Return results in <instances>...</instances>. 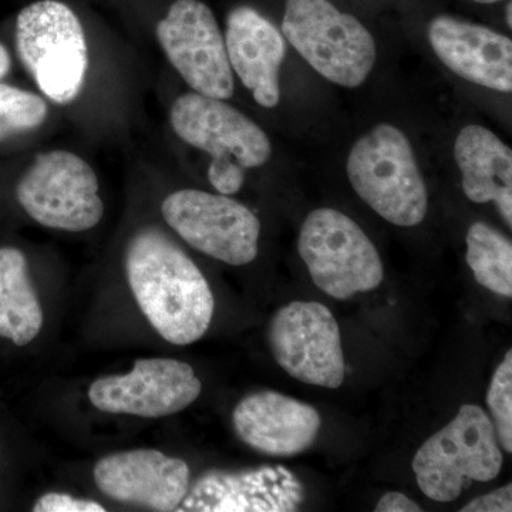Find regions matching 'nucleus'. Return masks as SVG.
I'll use <instances>...</instances> for the list:
<instances>
[{"label":"nucleus","instance_id":"12","mask_svg":"<svg viewBox=\"0 0 512 512\" xmlns=\"http://www.w3.org/2000/svg\"><path fill=\"white\" fill-rule=\"evenodd\" d=\"M202 384L188 363L175 359H138L127 375L94 380L89 399L97 410L160 419L183 412L200 397Z\"/></svg>","mask_w":512,"mask_h":512},{"label":"nucleus","instance_id":"18","mask_svg":"<svg viewBox=\"0 0 512 512\" xmlns=\"http://www.w3.org/2000/svg\"><path fill=\"white\" fill-rule=\"evenodd\" d=\"M454 158L468 200L495 202L501 217L512 227V151L488 128L467 126L458 133Z\"/></svg>","mask_w":512,"mask_h":512},{"label":"nucleus","instance_id":"13","mask_svg":"<svg viewBox=\"0 0 512 512\" xmlns=\"http://www.w3.org/2000/svg\"><path fill=\"white\" fill-rule=\"evenodd\" d=\"M93 476L111 500L153 511H177L190 488L191 473L181 458L143 448L101 458Z\"/></svg>","mask_w":512,"mask_h":512},{"label":"nucleus","instance_id":"3","mask_svg":"<svg viewBox=\"0 0 512 512\" xmlns=\"http://www.w3.org/2000/svg\"><path fill=\"white\" fill-rule=\"evenodd\" d=\"M346 168L356 194L384 220L416 227L426 218V183L412 144L399 128L380 124L359 138Z\"/></svg>","mask_w":512,"mask_h":512},{"label":"nucleus","instance_id":"21","mask_svg":"<svg viewBox=\"0 0 512 512\" xmlns=\"http://www.w3.org/2000/svg\"><path fill=\"white\" fill-rule=\"evenodd\" d=\"M47 104L35 93L0 83V143L36 130L47 119Z\"/></svg>","mask_w":512,"mask_h":512},{"label":"nucleus","instance_id":"9","mask_svg":"<svg viewBox=\"0 0 512 512\" xmlns=\"http://www.w3.org/2000/svg\"><path fill=\"white\" fill-rule=\"evenodd\" d=\"M165 222L190 247L232 266L251 264L258 255L261 222L229 195L180 190L161 205Z\"/></svg>","mask_w":512,"mask_h":512},{"label":"nucleus","instance_id":"5","mask_svg":"<svg viewBox=\"0 0 512 512\" xmlns=\"http://www.w3.org/2000/svg\"><path fill=\"white\" fill-rule=\"evenodd\" d=\"M16 46L23 66L53 103L79 97L89 69L86 33L62 0H37L20 10Z\"/></svg>","mask_w":512,"mask_h":512},{"label":"nucleus","instance_id":"7","mask_svg":"<svg viewBox=\"0 0 512 512\" xmlns=\"http://www.w3.org/2000/svg\"><path fill=\"white\" fill-rule=\"evenodd\" d=\"M298 251L313 284L338 301L382 284L383 262L352 218L332 208L312 211L299 232Z\"/></svg>","mask_w":512,"mask_h":512},{"label":"nucleus","instance_id":"1","mask_svg":"<svg viewBox=\"0 0 512 512\" xmlns=\"http://www.w3.org/2000/svg\"><path fill=\"white\" fill-rule=\"evenodd\" d=\"M124 264L137 305L161 338L187 346L207 333L215 309L210 284L167 235L156 228L137 232Z\"/></svg>","mask_w":512,"mask_h":512},{"label":"nucleus","instance_id":"6","mask_svg":"<svg viewBox=\"0 0 512 512\" xmlns=\"http://www.w3.org/2000/svg\"><path fill=\"white\" fill-rule=\"evenodd\" d=\"M282 35L320 76L339 86H362L375 67L372 33L329 0H286Z\"/></svg>","mask_w":512,"mask_h":512},{"label":"nucleus","instance_id":"25","mask_svg":"<svg viewBox=\"0 0 512 512\" xmlns=\"http://www.w3.org/2000/svg\"><path fill=\"white\" fill-rule=\"evenodd\" d=\"M376 512H420L419 505L410 500L407 495L392 491L384 494L377 503Z\"/></svg>","mask_w":512,"mask_h":512},{"label":"nucleus","instance_id":"10","mask_svg":"<svg viewBox=\"0 0 512 512\" xmlns=\"http://www.w3.org/2000/svg\"><path fill=\"white\" fill-rule=\"evenodd\" d=\"M156 35L165 56L195 93L231 99L234 76L210 6L201 0H173L157 22Z\"/></svg>","mask_w":512,"mask_h":512},{"label":"nucleus","instance_id":"16","mask_svg":"<svg viewBox=\"0 0 512 512\" xmlns=\"http://www.w3.org/2000/svg\"><path fill=\"white\" fill-rule=\"evenodd\" d=\"M429 42L457 76L495 92H512L510 37L466 20L437 16L429 25Z\"/></svg>","mask_w":512,"mask_h":512},{"label":"nucleus","instance_id":"22","mask_svg":"<svg viewBox=\"0 0 512 512\" xmlns=\"http://www.w3.org/2000/svg\"><path fill=\"white\" fill-rule=\"evenodd\" d=\"M487 404L490 409L498 443L512 453V350L495 370L488 387Z\"/></svg>","mask_w":512,"mask_h":512},{"label":"nucleus","instance_id":"20","mask_svg":"<svg viewBox=\"0 0 512 512\" xmlns=\"http://www.w3.org/2000/svg\"><path fill=\"white\" fill-rule=\"evenodd\" d=\"M467 264L481 286L497 295L512 296V244L484 222L467 232Z\"/></svg>","mask_w":512,"mask_h":512},{"label":"nucleus","instance_id":"15","mask_svg":"<svg viewBox=\"0 0 512 512\" xmlns=\"http://www.w3.org/2000/svg\"><path fill=\"white\" fill-rule=\"evenodd\" d=\"M232 423L248 447L272 457L303 453L322 427L318 410L271 390L244 397L232 413Z\"/></svg>","mask_w":512,"mask_h":512},{"label":"nucleus","instance_id":"2","mask_svg":"<svg viewBox=\"0 0 512 512\" xmlns=\"http://www.w3.org/2000/svg\"><path fill=\"white\" fill-rule=\"evenodd\" d=\"M170 123L184 143L210 154L208 180L222 195L237 194L244 185V171L271 158L265 131L224 100L183 94L171 107Z\"/></svg>","mask_w":512,"mask_h":512},{"label":"nucleus","instance_id":"23","mask_svg":"<svg viewBox=\"0 0 512 512\" xmlns=\"http://www.w3.org/2000/svg\"><path fill=\"white\" fill-rule=\"evenodd\" d=\"M35 512H104L106 508L96 501L79 500L69 494L47 493L36 501Z\"/></svg>","mask_w":512,"mask_h":512},{"label":"nucleus","instance_id":"19","mask_svg":"<svg viewBox=\"0 0 512 512\" xmlns=\"http://www.w3.org/2000/svg\"><path fill=\"white\" fill-rule=\"evenodd\" d=\"M45 316L29 276L28 259L16 248H0V338L29 345L43 328Z\"/></svg>","mask_w":512,"mask_h":512},{"label":"nucleus","instance_id":"27","mask_svg":"<svg viewBox=\"0 0 512 512\" xmlns=\"http://www.w3.org/2000/svg\"><path fill=\"white\" fill-rule=\"evenodd\" d=\"M505 20H507L508 26L512 28V2H508L507 9H505Z\"/></svg>","mask_w":512,"mask_h":512},{"label":"nucleus","instance_id":"24","mask_svg":"<svg viewBox=\"0 0 512 512\" xmlns=\"http://www.w3.org/2000/svg\"><path fill=\"white\" fill-rule=\"evenodd\" d=\"M463 512H511L512 485H504L493 493L474 498L461 510Z\"/></svg>","mask_w":512,"mask_h":512},{"label":"nucleus","instance_id":"28","mask_svg":"<svg viewBox=\"0 0 512 512\" xmlns=\"http://www.w3.org/2000/svg\"><path fill=\"white\" fill-rule=\"evenodd\" d=\"M477 3H485V5H491V3L501 2V0H474Z\"/></svg>","mask_w":512,"mask_h":512},{"label":"nucleus","instance_id":"14","mask_svg":"<svg viewBox=\"0 0 512 512\" xmlns=\"http://www.w3.org/2000/svg\"><path fill=\"white\" fill-rule=\"evenodd\" d=\"M303 503V485L282 466L204 474L177 511L293 512Z\"/></svg>","mask_w":512,"mask_h":512},{"label":"nucleus","instance_id":"11","mask_svg":"<svg viewBox=\"0 0 512 512\" xmlns=\"http://www.w3.org/2000/svg\"><path fill=\"white\" fill-rule=\"evenodd\" d=\"M268 340L276 363L293 379L332 390L345 382L339 325L322 303L296 301L279 309Z\"/></svg>","mask_w":512,"mask_h":512},{"label":"nucleus","instance_id":"17","mask_svg":"<svg viewBox=\"0 0 512 512\" xmlns=\"http://www.w3.org/2000/svg\"><path fill=\"white\" fill-rule=\"evenodd\" d=\"M224 39L232 72L256 103L265 109L278 106L279 74L286 55L284 35L258 10L238 6L229 12Z\"/></svg>","mask_w":512,"mask_h":512},{"label":"nucleus","instance_id":"8","mask_svg":"<svg viewBox=\"0 0 512 512\" xmlns=\"http://www.w3.org/2000/svg\"><path fill=\"white\" fill-rule=\"evenodd\" d=\"M16 197L33 221L60 231H89L104 214L96 173L70 151L39 154L20 178Z\"/></svg>","mask_w":512,"mask_h":512},{"label":"nucleus","instance_id":"4","mask_svg":"<svg viewBox=\"0 0 512 512\" xmlns=\"http://www.w3.org/2000/svg\"><path fill=\"white\" fill-rule=\"evenodd\" d=\"M503 461L490 416L476 404H464L453 421L417 450L413 471L424 495L451 503L474 481L495 480Z\"/></svg>","mask_w":512,"mask_h":512},{"label":"nucleus","instance_id":"26","mask_svg":"<svg viewBox=\"0 0 512 512\" xmlns=\"http://www.w3.org/2000/svg\"><path fill=\"white\" fill-rule=\"evenodd\" d=\"M10 67H12V59H10L8 49H6L5 45L0 43V80L8 76Z\"/></svg>","mask_w":512,"mask_h":512}]
</instances>
